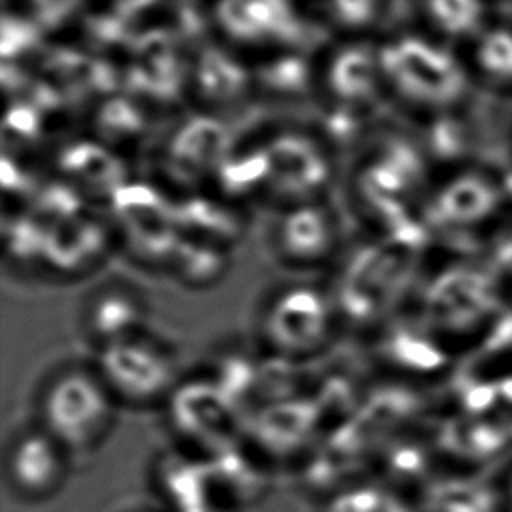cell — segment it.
<instances>
[{
    "instance_id": "1",
    "label": "cell",
    "mask_w": 512,
    "mask_h": 512,
    "mask_svg": "<svg viewBox=\"0 0 512 512\" xmlns=\"http://www.w3.org/2000/svg\"><path fill=\"white\" fill-rule=\"evenodd\" d=\"M386 96L426 120L460 114L478 88L464 50L420 26L378 38Z\"/></svg>"
},
{
    "instance_id": "2",
    "label": "cell",
    "mask_w": 512,
    "mask_h": 512,
    "mask_svg": "<svg viewBox=\"0 0 512 512\" xmlns=\"http://www.w3.org/2000/svg\"><path fill=\"white\" fill-rule=\"evenodd\" d=\"M120 402L94 364H66L40 388L36 424L70 456L96 452L112 434Z\"/></svg>"
},
{
    "instance_id": "3",
    "label": "cell",
    "mask_w": 512,
    "mask_h": 512,
    "mask_svg": "<svg viewBox=\"0 0 512 512\" xmlns=\"http://www.w3.org/2000/svg\"><path fill=\"white\" fill-rule=\"evenodd\" d=\"M94 366L116 400L132 408L164 406L182 382L176 346L150 330L98 348Z\"/></svg>"
},
{
    "instance_id": "4",
    "label": "cell",
    "mask_w": 512,
    "mask_h": 512,
    "mask_svg": "<svg viewBox=\"0 0 512 512\" xmlns=\"http://www.w3.org/2000/svg\"><path fill=\"white\" fill-rule=\"evenodd\" d=\"M336 302L314 284L278 288L260 312V338L270 356L302 362L320 354L336 330Z\"/></svg>"
},
{
    "instance_id": "5",
    "label": "cell",
    "mask_w": 512,
    "mask_h": 512,
    "mask_svg": "<svg viewBox=\"0 0 512 512\" xmlns=\"http://www.w3.org/2000/svg\"><path fill=\"white\" fill-rule=\"evenodd\" d=\"M164 406L170 428L186 452L218 458L246 436L248 414L208 376L182 380Z\"/></svg>"
},
{
    "instance_id": "6",
    "label": "cell",
    "mask_w": 512,
    "mask_h": 512,
    "mask_svg": "<svg viewBox=\"0 0 512 512\" xmlns=\"http://www.w3.org/2000/svg\"><path fill=\"white\" fill-rule=\"evenodd\" d=\"M212 22L218 36L236 52L266 58L298 50L304 38L300 0H216Z\"/></svg>"
},
{
    "instance_id": "7",
    "label": "cell",
    "mask_w": 512,
    "mask_h": 512,
    "mask_svg": "<svg viewBox=\"0 0 512 512\" xmlns=\"http://www.w3.org/2000/svg\"><path fill=\"white\" fill-rule=\"evenodd\" d=\"M316 86L336 112L348 116L388 100L378 38H340L316 66Z\"/></svg>"
},
{
    "instance_id": "8",
    "label": "cell",
    "mask_w": 512,
    "mask_h": 512,
    "mask_svg": "<svg viewBox=\"0 0 512 512\" xmlns=\"http://www.w3.org/2000/svg\"><path fill=\"white\" fill-rule=\"evenodd\" d=\"M424 172L426 164L416 146L408 142L378 144L370 156L366 154L354 176L362 212L376 220H382L384 212L390 218L404 212L414 192L422 188Z\"/></svg>"
},
{
    "instance_id": "9",
    "label": "cell",
    "mask_w": 512,
    "mask_h": 512,
    "mask_svg": "<svg viewBox=\"0 0 512 512\" xmlns=\"http://www.w3.org/2000/svg\"><path fill=\"white\" fill-rule=\"evenodd\" d=\"M72 456L40 424L20 428L8 442L4 478L12 496L38 504L54 498L66 484Z\"/></svg>"
},
{
    "instance_id": "10",
    "label": "cell",
    "mask_w": 512,
    "mask_h": 512,
    "mask_svg": "<svg viewBox=\"0 0 512 512\" xmlns=\"http://www.w3.org/2000/svg\"><path fill=\"white\" fill-rule=\"evenodd\" d=\"M272 244L288 266H322L334 256L338 246L336 218L320 200L286 206L272 228Z\"/></svg>"
},
{
    "instance_id": "11",
    "label": "cell",
    "mask_w": 512,
    "mask_h": 512,
    "mask_svg": "<svg viewBox=\"0 0 512 512\" xmlns=\"http://www.w3.org/2000/svg\"><path fill=\"white\" fill-rule=\"evenodd\" d=\"M318 416L312 400L264 402L246 418V440L266 458H286L316 434Z\"/></svg>"
},
{
    "instance_id": "12",
    "label": "cell",
    "mask_w": 512,
    "mask_h": 512,
    "mask_svg": "<svg viewBox=\"0 0 512 512\" xmlns=\"http://www.w3.org/2000/svg\"><path fill=\"white\" fill-rule=\"evenodd\" d=\"M148 304L140 290L128 284H104L90 294L82 326L94 348L136 336L148 330Z\"/></svg>"
},
{
    "instance_id": "13",
    "label": "cell",
    "mask_w": 512,
    "mask_h": 512,
    "mask_svg": "<svg viewBox=\"0 0 512 512\" xmlns=\"http://www.w3.org/2000/svg\"><path fill=\"white\" fill-rule=\"evenodd\" d=\"M502 184L486 170L460 168L428 196V210L440 224L468 226L494 212L502 200Z\"/></svg>"
},
{
    "instance_id": "14",
    "label": "cell",
    "mask_w": 512,
    "mask_h": 512,
    "mask_svg": "<svg viewBox=\"0 0 512 512\" xmlns=\"http://www.w3.org/2000/svg\"><path fill=\"white\" fill-rule=\"evenodd\" d=\"M154 488L172 512L216 508L212 462L192 452L160 456L154 466Z\"/></svg>"
},
{
    "instance_id": "15",
    "label": "cell",
    "mask_w": 512,
    "mask_h": 512,
    "mask_svg": "<svg viewBox=\"0 0 512 512\" xmlns=\"http://www.w3.org/2000/svg\"><path fill=\"white\" fill-rule=\"evenodd\" d=\"M418 26L464 48L496 16L492 0H412Z\"/></svg>"
},
{
    "instance_id": "16",
    "label": "cell",
    "mask_w": 512,
    "mask_h": 512,
    "mask_svg": "<svg viewBox=\"0 0 512 512\" xmlns=\"http://www.w3.org/2000/svg\"><path fill=\"white\" fill-rule=\"evenodd\" d=\"M476 86L512 94V22L494 18L464 48Z\"/></svg>"
},
{
    "instance_id": "17",
    "label": "cell",
    "mask_w": 512,
    "mask_h": 512,
    "mask_svg": "<svg viewBox=\"0 0 512 512\" xmlns=\"http://www.w3.org/2000/svg\"><path fill=\"white\" fill-rule=\"evenodd\" d=\"M106 250L100 230L88 222L46 234L44 264L62 278H78L98 266Z\"/></svg>"
},
{
    "instance_id": "18",
    "label": "cell",
    "mask_w": 512,
    "mask_h": 512,
    "mask_svg": "<svg viewBox=\"0 0 512 512\" xmlns=\"http://www.w3.org/2000/svg\"><path fill=\"white\" fill-rule=\"evenodd\" d=\"M320 20L338 38H380L390 0H320Z\"/></svg>"
},
{
    "instance_id": "19",
    "label": "cell",
    "mask_w": 512,
    "mask_h": 512,
    "mask_svg": "<svg viewBox=\"0 0 512 512\" xmlns=\"http://www.w3.org/2000/svg\"><path fill=\"white\" fill-rule=\"evenodd\" d=\"M224 248L194 240V242H180L170 266L174 268L176 276L188 288H206L216 284L224 272Z\"/></svg>"
},
{
    "instance_id": "20",
    "label": "cell",
    "mask_w": 512,
    "mask_h": 512,
    "mask_svg": "<svg viewBox=\"0 0 512 512\" xmlns=\"http://www.w3.org/2000/svg\"><path fill=\"white\" fill-rule=\"evenodd\" d=\"M204 512H232V510H222V508H210V510H204Z\"/></svg>"
},
{
    "instance_id": "21",
    "label": "cell",
    "mask_w": 512,
    "mask_h": 512,
    "mask_svg": "<svg viewBox=\"0 0 512 512\" xmlns=\"http://www.w3.org/2000/svg\"><path fill=\"white\" fill-rule=\"evenodd\" d=\"M492 2H494V4H496V2H500V0H492Z\"/></svg>"
},
{
    "instance_id": "22",
    "label": "cell",
    "mask_w": 512,
    "mask_h": 512,
    "mask_svg": "<svg viewBox=\"0 0 512 512\" xmlns=\"http://www.w3.org/2000/svg\"><path fill=\"white\" fill-rule=\"evenodd\" d=\"M314 2H320V0H314Z\"/></svg>"
}]
</instances>
